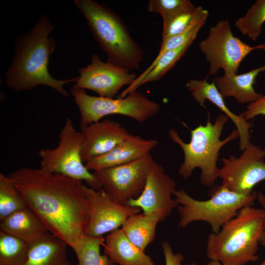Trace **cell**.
<instances>
[{
	"mask_svg": "<svg viewBox=\"0 0 265 265\" xmlns=\"http://www.w3.org/2000/svg\"><path fill=\"white\" fill-rule=\"evenodd\" d=\"M180 265H182V264H180ZM197 265V264L195 263H190V264L189 265Z\"/></svg>",
	"mask_w": 265,
	"mask_h": 265,
	"instance_id": "d590c367",
	"label": "cell"
},
{
	"mask_svg": "<svg viewBox=\"0 0 265 265\" xmlns=\"http://www.w3.org/2000/svg\"><path fill=\"white\" fill-rule=\"evenodd\" d=\"M209 12L194 5L162 19V41L181 34L196 24L206 20Z\"/></svg>",
	"mask_w": 265,
	"mask_h": 265,
	"instance_id": "603a6c76",
	"label": "cell"
},
{
	"mask_svg": "<svg viewBox=\"0 0 265 265\" xmlns=\"http://www.w3.org/2000/svg\"><path fill=\"white\" fill-rule=\"evenodd\" d=\"M258 202L260 203L262 207L265 211V217L264 221V228L265 230V196L261 192L257 193V199Z\"/></svg>",
	"mask_w": 265,
	"mask_h": 265,
	"instance_id": "1f68e13d",
	"label": "cell"
},
{
	"mask_svg": "<svg viewBox=\"0 0 265 265\" xmlns=\"http://www.w3.org/2000/svg\"><path fill=\"white\" fill-rule=\"evenodd\" d=\"M104 254L114 264L120 265H155L144 250L133 244L121 229L108 234L103 244Z\"/></svg>",
	"mask_w": 265,
	"mask_h": 265,
	"instance_id": "ffe728a7",
	"label": "cell"
},
{
	"mask_svg": "<svg viewBox=\"0 0 265 265\" xmlns=\"http://www.w3.org/2000/svg\"><path fill=\"white\" fill-rule=\"evenodd\" d=\"M29 245L0 231V265H25Z\"/></svg>",
	"mask_w": 265,
	"mask_h": 265,
	"instance_id": "d4e9b609",
	"label": "cell"
},
{
	"mask_svg": "<svg viewBox=\"0 0 265 265\" xmlns=\"http://www.w3.org/2000/svg\"><path fill=\"white\" fill-rule=\"evenodd\" d=\"M176 187L175 180L165 173L160 164L153 160L143 191L138 198L130 200L127 205L140 208L144 214L157 212L160 222L164 221L179 206L172 198Z\"/></svg>",
	"mask_w": 265,
	"mask_h": 265,
	"instance_id": "4fadbf2b",
	"label": "cell"
},
{
	"mask_svg": "<svg viewBox=\"0 0 265 265\" xmlns=\"http://www.w3.org/2000/svg\"><path fill=\"white\" fill-rule=\"evenodd\" d=\"M0 231L15 237L29 245L49 232L43 222L27 206L1 220Z\"/></svg>",
	"mask_w": 265,
	"mask_h": 265,
	"instance_id": "ac0fdd59",
	"label": "cell"
},
{
	"mask_svg": "<svg viewBox=\"0 0 265 265\" xmlns=\"http://www.w3.org/2000/svg\"><path fill=\"white\" fill-rule=\"evenodd\" d=\"M260 243L265 249V230H264L261 236L260 240Z\"/></svg>",
	"mask_w": 265,
	"mask_h": 265,
	"instance_id": "d6a6232c",
	"label": "cell"
},
{
	"mask_svg": "<svg viewBox=\"0 0 265 265\" xmlns=\"http://www.w3.org/2000/svg\"><path fill=\"white\" fill-rule=\"evenodd\" d=\"M67 243L50 232L29 246L25 265H72Z\"/></svg>",
	"mask_w": 265,
	"mask_h": 265,
	"instance_id": "44dd1931",
	"label": "cell"
},
{
	"mask_svg": "<svg viewBox=\"0 0 265 265\" xmlns=\"http://www.w3.org/2000/svg\"><path fill=\"white\" fill-rule=\"evenodd\" d=\"M154 159L150 154L120 165L93 171L101 188L113 200L126 205L138 198L145 186L149 167Z\"/></svg>",
	"mask_w": 265,
	"mask_h": 265,
	"instance_id": "30bf717a",
	"label": "cell"
},
{
	"mask_svg": "<svg viewBox=\"0 0 265 265\" xmlns=\"http://www.w3.org/2000/svg\"><path fill=\"white\" fill-rule=\"evenodd\" d=\"M248 121L259 115H265V95L257 101L250 103L246 110L240 114Z\"/></svg>",
	"mask_w": 265,
	"mask_h": 265,
	"instance_id": "f546056e",
	"label": "cell"
},
{
	"mask_svg": "<svg viewBox=\"0 0 265 265\" xmlns=\"http://www.w3.org/2000/svg\"><path fill=\"white\" fill-rule=\"evenodd\" d=\"M186 86L194 99L200 106H205V101L208 100L233 121L238 133L239 149L243 151L250 142V130L252 123L241 114H236L228 108L214 82H208L207 78L204 80L190 79L186 83Z\"/></svg>",
	"mask_w": 265,
	"mask_h": 265,
	"instance_id": "e0dca14e",
	"label": "cell"
},
{
	"mask_svg": "<svg viewBox=\"0 0 265 265\" xmlns=\"http://www.w3.org/2000/svg\"><path fill=\"white\" fill-rule=\"evenodd\" d=\"M84 189L89 207V220L84 231L86 236L103 237L119 229L130 215L142 210L137 207L120 204L102 188L95 189L84 185Z\"/></svg>",
	"mask_w": 265,
	"mask_h": 265,
	"instance_id": "7c38bea8",
	"label": "cell"
},
{
	"mask_svg": "<svg viewBox=\"0 0 265 265\" xmlns=\"http://www.w3.org/2000/svg\"><path fill=\"white\" fill-rule=\"evenodd\" d=\"M97 44L108 61L129 70H138L144 57L143 49L132 38L120 17L103 4L75 0Z\"/></svg>",
	"mask_w": 265,
	"mask_h": 265,
	"instance_id": "277c9868",
	"label": "cell"
},
{
	"mask_svg": "<svg viewBox=\"0 0 265 265\" xmlns=\"http://www.w3.org/2000/svg\"><path fill=\"white\" fill-rule=\"evenodd\" d=\"M206 265H223L219 262L216 261H212L211 260L209 262H208Z\"/></svg>",
	"mask_w": 265,
	"mask_h": 265,
	"instance_id": "836d02e7",
	"label": "cell"
},
{
	"mask_svg": "<svg viewBox=\"0 0 265 265\" xmlns=\"http://www.w3.org/2000/svg\"><path fill=\"white\" fill-rule=\"evenodd\" d=\"M265 211L252 206L241 208L217 234L207 239L206 255L223 265H244L258 259L257 252L263 231Z\"/></svg>",
	"mask_w": 265,
	"mask_h": 265,
	"instance_id": "3957f363",
	"label": "cell"
},
{
	"mask_svg": "<svg viewBox=\"0 0 265 265\" xmlns=\"http://www.w3.org/2000/svg\"><path fill=\"white\" fill-rule=\"evenodd\" d=\"M199 47L210 63L209 73L216 74L222 69L224 75L237 74L244 58L259 45L251 46L235 37L228 20H220L210 28L208 36Z\"/></svg>",
	"mask_w": 265,
	"mask_h": 265,
	"instance_id": "9c48e42d",
	"label": "cell"
},
{
	"mask_svg": "<svg viewBox=\"0 0 265 265\" xmlns=\"http://www.w3.org/2000/svg\"><path fill=\"white\" fill-rule=\"evenodd\" d=\"M260 265H265V259Z\"/></svg>",
	"mask_w": 265,
	"mask_h": 265,
	"instance_id": "8d00e7d4",
	"label": "cell"
},
{
	"mask_svg": "<svg viewBox=\"0 0 265 265\" xmlns=\"http://www.w3.org/2000/svg\"><path fill=\"white\" fill-rule=\"evenodd\" d=\"M265 23V0H257L244 16L236 21L235 26L242 35L255 41L262 33Z\"/></svg>",
	"mask_w": 265,
	"mask_h": 265,
	"instance_id": "484cf974",
	"label": "cell"
},
{
	"mask_svg": "<svg viewBox=\"0 0 265 265\" xmlns=\"http://www.w3.org/2000/svg\"><path fill=\"white\" fill-rule=\"evenodd\" d=\"M80 132L81 157L85 163L108 152L130 134L121 124L108 119L80 127Z\"/></svg>",
	"mask_w": 265,
	"mask_h": 265,
	"instance_id": "9a60e30c",
	"label": "cell"
},
{
	"mask_svg": "<svg viewBox=\"0 0 265 265\" xmlns=\"http://www.w3.org/2000/svg\"><path fill=\"white\" fill-rule=\"evenodd\" d=\"M70 92L79 109L80 127L98 122L110 114H120L144 122L158 114L160 109L158 103L140 92L118 99L91 96L85 89L74 86Z\"/></svg>",
	"mask_w": 265,
	"mask_h": 265,
	"instance_id": "52a82bcc",
	"label": "cell"
},
{
	"mask_svg": "<svg viewBox=\"0 0 265 265\" xmlns=\"http://www.w3.org/2000/svg\"><path fill=\"white\" fill-rule=\"evenodd\" d=\"M229 119L224 114H219L212 123L209 115L205 126L200 125L190 130L189 143L185 142L174 129L169 130V137L181 147L184 154V161L178 170L184 179L189 178L194 169L199 168L201 170V184L206 186H213L219 177L220 168L217 166V161L220 150L226 143L238 137V131L234 130L223 140L220 139Z\"/></svg>",
	"mask_w": 265,
	"mask_h": 265,
	"instance_id": "5b68a950",
	"label": "cell"
},
{
	"mask_svg": "<svg viewBox=\"0 0 265 265\" xmlns=\"http://www.w3.org/2000/svg\"><path fill=\"white\" fill-rule=\"evenodd\" d=\"M83 135L77 131L72 120L67 118L59 134V143L51 149H42L38 152L42 169L53 173L84 181L95 189L101 188L93 173L89 172L81 157Z\"/></svg>",
	"mask_w": 265,
	"mask_h": 265,
	"instance_id": "ba28073f",
	"label": "cell"
},
{
	"mask_svg": "<svg viewBox=\"0 0 265 265\" xmlns=\"http://www.w3.org/2000/svg\"><path fill=\"white\" fill-rule=\"evenodd\" d=\"M259 45L260 47V49L263 50L265 52V44H262Z\"/></svg>",
	"mask_w": 265,
	"mask_h": 265,
	"instance_id": "e575fe53",
	"label": "cell"
},
{
	"mask_svg": "<svg viewBox=\"0 0 265 265\" xmlns=\"http://www.w3.org/2000/svg\"><path fill=\"white\" fill-rule=\"evenodd\" d=\"M265 149L250 142L238 158L221 159L219 177L221 185L237 193L249 195L253 187L265 180Z\"/></svg>",
	"mask_w": 265,
	"mask_h": 265,
	"instance_id": "8fae6325",
	"label": "cell"
},
{
	"mask_svg": "<svg viewBox=\"0 0 265 265\" xmlns=\"http://www.w3.org/2000/svg\"><path fill=\"white\" fill-rule=\"evenodd\" d=\"M79 76L73 85L94 91L100 97L113 98L123 86L130 85L137 77L130 70L109 61L103 62L94 54L86 67L79 68Z\"/></svg>",
	"mask_w": 265,
	"mask_h": 265,
	"instance_id": "5bb4252c",
	"label": "cell"
},
{
	"mask_svg": "<svg viewBox=\"0 0 265 265\" xmlns=\"http://www.w3.org/2000/svg\"><path fill=\"white\" fill-rule=\"evenodd\" d=\"M165 265H180L184 260L183 255L180 253H174L169 243L164 240L161 244Z\"/></svg>",
	"mask_w": 265,
	"mask_h": 265,
	"instance_id": "4dcf8cb0",
	"label": "cell"
},
{
	"mask_svg": "<svg viewBox=\"0 0 265 265\" xmlns=\"http://www.w3.org/2000/svg\"><path fill=\"white\" fill-rule=\"evenodd\" d=\"M206 21L203 20L183 33L162 41L159 52L156 57L160 56L168 51L178 48L188 43H193L198 31L205 25Z\"/></svg>",
	"mask_w": 265,
	"mask_h": 265,
	"instance_id": "f1b7e54d",
	"label": "cell"
},
{
	"mask_svg": "<svg viewBox=\"0 0 265 265\" xmlns=\"http://www.w3.org/2000/svg\"><path fill=\"white\" fill-rule=\"evenodd\" d=\"M265 71V65L239 75H226L213 80L223 98L233 97L239 103H251L263 95L255 90L253 85L261 72Z\"/></svg>",
	"mask_w": 265,
	"mask_h": 265,
	"instance_id": "d6986e66",
	"label": "cell"
},
{
	"mask_svg": "<svg viewBox=\"0 0 265 265\" xmlns=\"http://www.w3.org/2000/svg\"><path fill=\"white\" fill-rule=\"evenodd\" d=\"M159 222L160 217L157 212L134 213L126 219L121 229L133 244L144 251L155 238Z\"/></svg>",
	"mask_w": 265,
	"mask_h": 265,
	"instance_id": "7402d4cb",
	"label": "cell"
},
{
	"mask_svg": "<svg viewBox=\"0 0 265 265\" xmlns=\"http://www.w3.org/2000/svg\"><path fill=\"white\" fill-rule=\"evenodd\" d=\"M173 195L180 204L178 206L180 216L178 228H184L191 222L202 221L208 223L215 234L241 208L252 206L257 197L254 191L249 195L241 194L222 185L212 187L211 198L207 200L194 199L182 188L176 190Z\"/></svg>",
	"mask_w": 265,
	"mask_h": 265,
	"instance_id": "8992f818",
	"label": "cell"
},
{
	"mask_svg": "<svg viewBox=\"0 0 265 265\" xmlns=\"http://www.w3.org/2000/svg\"><path fill=\"white\" fill-rule=\"evenodd\" d=\"M27 207L12 178L0 174V220Z\"/></svg>",
	"mask_w": 265,
	"mask_h": 265,
	"instance_id": "4316f807",
	"label": "cell"
},
{
	"mask_svg": "<svg viewBox=\"0 0 265 265\" xmlns=\"http://www.w3.org/2000/svg\"><path fill=\"white\" fill-rule=\"evenodd\" d=\"M54 27L44 14L30 31L17 38L13 60L5 73L8 87L16 91H29L44 85L69 96L63 86L76 82L78 77L56 80L48 70L50 57L56 47V42L49 37Z\"/></svg>",
	"mask_w": 265,
	"mask_h": 265,
	"instance_id": "7a4b0ae2",
	"label": "cell"
},
{
	"mask_svg": "<svg viewBox=\"0 0 265 265\" xmlns=\"http://www.w3.org/2000/svg\"><path fill=\"white\" fill-rule=\"evenodd\" d=\"M158 143L156 139L130 134L110 151L91 159L85 165L88 170L95 171L123 164L146 156Z\"/></svg>",
	"mask_w": 265,
	"mask_h": 265,
	"instance_id": "2e32d148",
	"label": "cell"
},
{
	"mask_svg": "<svg viewBox=\"0 0 265 265\" xmlns=\"http://www.w3.org/2000/svg\"><path fill=\"white\" fill-rule=\"evenodd\" d=\"M10 177L48 232L73 249L84 236L89 217L82 181L41 168H21Z\"/></svg>",
	"mask_w": 265,
	"mask_h": 265,
	"instance_id": "6da1fadb",
	"label": "cell"
},
{
	"mask_svg": "<svg viewBox=\"0 0 265 265\" xmlns=\"http://www.w3.org/2000/svg\"><path fill=\"white\" fill-rule=\"evenodd\" d=\"M104 241L103 236H83L73 248L78 259V265H115L106 255L100 253L101 246Z\"/></svg>",
	"mask_w": 265,
	"mask_h": 265,
	"instance_id": "cb8c5ba5",
	"label": "cell"
},
{
	"mask_svg": "<svg viewBox=\"0 0 265 265\" xmlns=\"http://www.w3.org/2000/svg\"><path fill=\"white\" fill-rule=\"evenodd\" d=\"M193 5L188 0H150L148 10L160 15L163 19Z\"/></svg>",
	"mask_w": 265,
	"mask_h": 265,
	"instance_id": "83f0119b",
	"label": "cell"
}]
</instances>
